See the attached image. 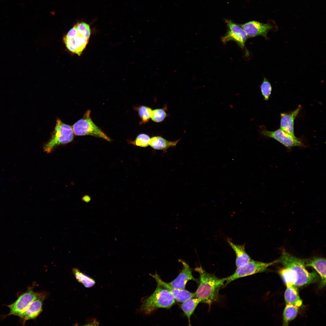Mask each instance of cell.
Wrapping results in <instances>:
<instances>
[{
  "mask_svg": "<svg viewBox=\"0 0 326 326\" xmlns=\"http://www.w3.org/2000/svg\"><path fill=\"white\" fill-rule=\"evenodd\" d=\"M299 307L291 304H286L283 314V325L288 326L298 312Z\"/></svg>",
  "mask_w": 326,
  "mask_h": 326,
  "instance_id": "7402d4cb",
  "label": "cell"
},
{
  "mask_svg": "<svg viewBox=\"0 0 326 326\" xmlns=\"http://www.w3.org/2000/svg\"><path fill=\"white\" fill-rule=\"evenodd\" d=\"M260 133L266 137L275 139L287 148L302 146L304 145L299 139L289 135L281 129L273 131L263 129Z\"/></svg>",
  "mask_w": 326,
  "mask_h": 326,
  "instance_id": "30bf717a",
  "label": "cell"
},
{
  "mask_svg": "<svg viewBox=\"0 0 326 326\" xmlns=\"http://www.w3.org/2000/svg\"><path fill=\"white\" fill-rule=\"evenodd\" d=\"M179 261L183 265L182 270L178 276L168 284L175 288L184 289L188 281L192 280L197 283L199 281L193 276L192 270L189 265L184 260H180Z\"/></svg>",
  "mask_w": 326,
  "mask_h": 326,
  "instance_id": "7c38bea8",
  "label": "cell"
},
{
  "mask_svg": "<svg viewBox=\"0 0 326 326\" xmlns=\"http://www.w3.org/2000/svg\"><path fill=\"white\" fill-rule=\"evenodd\" d=\"M301 108V105L289 113H281L280 129L289 135L295 137L294 133V120Z\"/></svg>",
  "mask_w": 326,
  "mask_h": 326,
  "instance_id": "9a60e30c",
  "label": "cell"
},
{
  "mask_svg": "<svg viewBox=\"0 0 326 326\" xmlns=\"http://www.w3.org/2000/svg\"><path fill=\"white\" fill-rule=\"evenodd\" d=\"M151 275L155 279L157 284L167 289L177 301L182 302L190 298L194 297V293L184 289H181L173 287L168 283L163 281L157 273Z\"/></svg>",
  "mask_w": 326,
  "mask_h": 326,
  "instance_id": "4fadbf2b",
  "label": "cell"
},
{
  "mask_svg": "<svg viewBox=\"0 0 326 326\" xmlns=\"http://www.w3.org/2000/svg\"><path fill=\"white\" fill-rule=\"evenodd\" d=\"M306 267H311L314 269L321 278L320 287H324L326 285V259L325 258L315 257L312 259H306Z\"/></svg>",
  "mask_w": 326,
  "mask_h": 326,
  "instance_id": "2e32d148",
  "label": "cell"
},
{
  "mask_svg": "<svg viewBox=\"0 0 326 326\" xmlns=\"http://www.w3.org/2000/svg\"><path fill=\"white\" fill-rule=\"evenodd\" d=\"M201 302L200 299L192 297L182 302L181 305V308L187 318L190 326L191 325L190 317L198 304Z\"/></svg>",
  "mask_w": 326,
  "mask_h": 326,
  "instance_id": "ffe728a7",
  "label": "cell"
},
{
  "mask_svg": "<svg viewBox=\"0 0 326 326\" xmlns=\"http://www.w3.org/2000/svg\"><path fill=\"white\" fill-rule=\"evenodd\" d=\"M82 199L84 201L88 202L90 200V198L88 196H84V197Z\"/></svg>",
  "mask_w": 326,
  "mask_h": 326,
  "instance_id": "f1b7e54d",
  "label": "cell"
},
{
  "mask_svg": "<svg viewBox=\"0 0 326 326\" xmlns=\"http://www.w3.org/2000/svg\"><path fill=\"white\" fill-rule=\"evenodd\" d=\"M79 33L82 36L89 39L91 34V30L89 25L82 22L75 25Z\"/></svg>",
  "mask_w": 326,
  "mask_h": 326,
  "instance_id": "83f0119b",
  "label": "cell"
},
{
  "mask_svg": "<svg viewBox=\"0 0 326 326\" xmlns=\"http://www.w3.org/2000/svg\"><path fill=\"white\" fill-rule=\"evenodd\" d=\"M200 275L198 288L194 293V297L200 299L202 302L210 307L218 299L219 292L224 286V278H220L215 275L205 271L201 266L194 269Z\"/></svg>",
  "mask_w": 326,
  "mask_h": 326,
  "instance_id": "6da1fadb",
  "label": "cell"
},
{
  "mask_svg": "<svg viewBox=\"0 0 326 326\" xmlns=\"http://www.w3.org/2000/svg\"><path fill=\"white\" fill-rule=\"evenodd\" d=\"M249 38L261 36L267 39L268 32L272 26L269 24H264L256 21H251L240 25Z\"/></svg>",
  "mask_w": 326,
  "mask_h": 326,
  "instance_id": "8fae6325",
  "label": "cell"
},
{
  "mask_svg": "<svg viewBox=\"0 0 326 326\" xmlns=\"http://www.w3.org/2000/svg\"><path fill=\"white\" fill-rule=\"evenodd\" d=\"M167 107L166 106H165L162 108L156 109L152 110L151 118L152 120L156 123L163 121L168 116L166 112Z\"/></svg>",
  "mask_w": 326,
  "mask_h": 326,
  "instance_id": "cb8c5ba5",
  "label": "cell"
},
{
  "mask_svg": "<svg viewBox=\"0 0 326 326\" xmlns=\"http://www.w3.org/2000/svg\"><path fill=\"white\" fill-rule=\"evenodd\" d=\"M260 88L261 94L264 100H268L271 94L272 88L270 83L266 78H264Z\"/></svg>",
  "mask_w": 326,
  "mask_h": 326,
  "instance_id": "4316f807",
  "label": "cell"
},
{
  "mask_svg": "<svg viewBox=\"0 0 326 326\" xmlns=\"http://www.w3.org/2000/svg\"><path fill=\"white\" fill-rule=\"evenodd\" d=\"M157 284L153 293L143 300L139 312L150 314L159 308H169L175 304L176 300L171 293Z\"/></svg>",
  "mask_w": 326,
  "mask_h": 326,
  "instance_id": "3957f363",
  "label": "cell"
},
{
  "mask_svg": "<svg viewBox=\"0 0 326 326\" xmlns=\"http://www.w3.org/2000/svg\"><path fill=\"white\" fill-rule=\"evenodd\" d=\"M91 111L87 110L83 117L72 126L74 133L77 136L91 135L101 138L109 142L110 139L92 120Z\"/></svg>",
  "mask_w": 326,
  "mask_h": 326,
  "instance_id": "5b68a950",
  "label": "cell"
},
{
  "mask_svg": "<svg viewBox=\"0 0 326 326\" xmlns=\"http://www.w3.org/2000/svg\"><path fill=\"white\" fill-rule=\"evenodd\" d=\"M138 112L142 123H147L151 118L152 110L149 107L142 106L139 107Z\"/></svg>",
  "mask_w": 326,
  "mask_h": 326,
  "instance_id": "d4e9b609",
  "label": "cell"
},
{
  "mask_svg": "<svg viewBox=\"0 0 326 326\" xmlns=\"http://www.w3.org/2000/svg\"><path fill=\"white\" fill-rule=\"evenodd\" d=\"M181 139L170 141L161 136H154L150 139L149 145L155 150H161L165 152L168 149L175 147Z\"/></svg>",
  "mask_w": 326,
  "mask_h": 326,
  "instance_id": "ac0fdd59",
  "label": "cell"
},
{
  "mask_svg": "<svg viewBox=\"0 0 326 326\" xmlns=\"http://www.w3.org/2000/svg\"><path fill=\"white\" fill-rule=\"evenodd\" d=\"M279 273L282 278L286 287L296 285L297 280L296 274L291 269L284 267L281 269Z\"/></svg>",
  "mask_w": 326,
  "mask_h": 326,
  "instance_id": "44dd1931",
  "label": "cell"
},
{
  "mask_svg": "<svg viewBox=\"0 0 326 326\" xmlns=\"http://www.w3.org/2000/svg\"><path fill=\"white\" fill-rule=\"evenodd\" d=\"M41 296L40 294L34 292L31 289L28 290L21 295L14 303L7 306L10 309L8 315L19 316L31 303Z\"/></svg>",
  "mask_w": 326,
  "mask_h": 326,
  "instance_id": "9c48e42d",
  "label": "cell"
},
{
  "mask_svg": "<svg viewBox=\"0 0 326 326\" xmlns=\"http://www.w3.org/2000/svg\"><path fill=\"white\" fill-rule=\"evenodd\" d=\"M306 259L293 256L285 250L277 261L284 267L292 270L296 274L297 280L296 286L301 287L317 281L318 276L315 272L310 273L305 268Z\"/></svg>",
  "mask_w": 326,
  "mask_h": 326,
  "instance_id": "7a4b0ae2",
  "label": "cell"
},
{
  "mask_svg": "<svg viewBox=\"0 0 326 326\" xmlns=\"http://www.w3.org/2000/svg\"><path fill=\"white\" fill-rule=\"evenodd\" d=\"M73 272L77 280L85 287H90L94 284L95 282L94 280L81 272L78 269H73Z\"/></svg>",
  "mask_w": 326,
  "mask_h": 326,
  "instance_id": "603a6c76",
  "label": "cell"
},
{
  "mask_svg": "<svg viewBox=\"0 0 326 326\" xmlns=\"http://www.w3.org/2000/svg\"><path fill=\"white\" fill-rule=\"evenodd\" d=\"M227 241L236 254L235 264L237 267L243 266L250 261L251 258L245 250V245H238L228 239Z\"/></svg>",
  "mask_w": 326,
  "mask_h": 326,
  "instance_id": "e0dca14e",
  "label": "cell"
},
{
  "mask_svg": "<svg viewBox=\"0 0 326 326\" xmlns=\"http://www.w3.org/2000/svg\"><path fill=\"white\" fill-rule=\"evenodd\" d=\"M277 263V260L267 263L251 259L245 264L237 267L233 274L224 278L225 280L224 286H226L232 282L241 278L266 271L268 267Z\"/></svg>",
  "mask_w": 326,
  "mask_h": 326,
  "instance_id": "8992f818",
  "label": "cell"
},
{
  "mask_svg": "<svg viewBox=\"0 0 326 326\" xmlns=\"http://www.w3.org/2000/svg\"><path fill=\"white\" fill-rule=\"evenodd\" d=\"M225 22L227 30L225 34L221 38L222 42L225 44L229 41H235L242 49H245L246 56H248L249 53L245 45V42L248 38L246 33L239 25L231 20H226Z\"/></svg>",
  "mask_w": 326,
  "mask_h": 326,
  "instance_id": "52a82bcc",
  "label": "cell"
},
{
  "mask_svg": "<svg viewBox=\"0 0 326 326\" xmlns=\"http://www.w3.org/2000/svg\"><path fill=\"white\" fill-rule=\"evenodd\" d=\"M284 293V298L286 304H291L298 307L301 306L302 301L300 298L297 287L292 285L286 287Z\"/></svg>",
  "mask_w": 326,
  "mask_h": 326,
  "instance_id": "d6986e66",
  "label": "cell"
},
{
  "mask_svg": "<svg viewBox=\"0 0 326 326\" xmlns=\"http://www.w3.org/2000/svg\"><path fill=\"white\" fill-rule=\"evenodd\" d=\"M43 299L44 297L41 296L34 300L19 316L22 324H24L27 320L34 319L38 316L42 310Z\"/></svg>",
  "mask_w": 326,
  "mask_h": 326,
  "instance_id": "5bb4252c",
  "label": "cell"
},
{
  "mask_svg": "<svg viewBox=\"0 0 326 326\" xmlns=\"http://www.w3.org/2000/svg\"><path fill=\"white\" fill-rule=\"evenodd\" d=\"M150 137L145 134H140L139 135L135 140L130 142V143L136 146L142 147H146L149 145L150 141Z\"/></svg>",
  "mask_w": 326,
  "mask_h": 326,
  "instance_id": "484cf974",
  "label": "cell"
},
{
  "mask_svg": "<svg viewBox=\"0 0 326 326\" xmlns=\"http://www.w3.org/2000/svg\"><path fill=\"white\" fill-rule=\"evenodd\" d=\"M63 40L69 51L80 56L86 47L89 39L82 36L75 25L64 37Z\"/></svg>",
  "mask_w": 326,
  "mask_h": 326,
  "instance_id": "ba28073f",
  "label": "cell"
},
{
  "mask_svg": "<svg viewBox=\"0 0 326 326\" xmlns=\"http://www.w3.org/2000/svg\"><path fill=\"white\" fill-rule=\"evenodd\" d=\"M74 137V133L72 126L64 123L57 118L51 138L44 146V151L47 153H51L57 146L72 141Z\"/></svg>",
  "mask_w": 326,
  "mask_h": 326,
  "instance_id": "277c9868",
  "label": "cell"
}]
</instances>
